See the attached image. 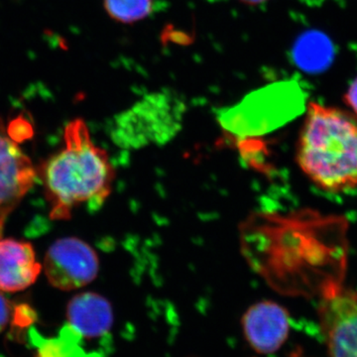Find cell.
Returning a JSON list of instances; mask_svg holds the SVG:
<instances>
[{"label":"cell","mask_w":357,"mask_h":357,"mask_svg":"<svg viewBox=\"0 0 357 357\" xmlns=\"http://www.w3.org/2000/svg\"><path fill=\"white\" fill-rule=\"evenodd\" d=\"M64 139V149L43 169L53 220H68L79 204L100 208L112 192L115 176L109 156L93 144L83 119L68 124Z\"/></svg>","instance_id":"obj_1"},{"label":"cell","mask_w":357,"mask_h":357,"mask_svg":"<svg viewBox=\"0 0 357 357\" xmlns=\"http://www.w3.org/2000/svg\"><path fill=\"white\" fill-rule=\"evenodd\" d=\"M297 162L314 184L331 192L357 188V121L335 107L310 103Z\"/></svg>","instance_id":"obj_2"},{"label":"cell","mask_w":357,"mask_h":357,"mask_svg":"<svg viewBox=\"0 0 357 357\" xmlns=\"http://www.w3.org/2000/svg\"><path fill=\"white\" fill-rule=\"evenodd\" d=\"M184 112V103L174 93H152L119 115L112 138L119 146L136 149L165 143L182 126Z\"/></svg>","instance_id":"obj_3"},{"label":"cell","mask_w":357,"mask_h":357,"mask_svg":"<svg viewBox=\"0 0 357 357\" xmlns=\"http://www.w3.org/2000/svg\"><path fill=\"white\" fill-rule=\"evenodd\" d=\"M43 267L53 287L72 291L95 280L100 260L88 243L76 237H66L52 244L45 256Z\"/></svg>","instance_id":"obj_4"},{"label":"cell","mask_w":357,"mask_h":357,"mask_svg":"<svg viewBox=\"0 0 357 357\" xmlns=\"http://www.w3.org/2000/svg\"><path fill=\"white\" fill-rule=\"evenodd\" d=\"M319 317L330 357H357V294L331 289L319 302Z\"/></svg>","instance_id":"obj_5"},{"label":"cell","mask_w":357,"mask_h":357,"mask_svg":"<svg viewBox=\"0 0 357 357\" xmlns=\"http://www.w3.org/2000/svg\"><path fill=\"white\" fill-rule=\"evenodd\" d=\"M35 177L31 161L0 126V237L7 215L31 189Z\"/></svg>","instance_id":"obj_6"},{"label":"cell","mask_w":357,"mask_h":357,"mask_svg":"<svg viewBox=\"0 0 357 357\" xmlns=\"http://www.w3.org/2000/svg\"><path fill=\"white\" fill-rule=\"evenodd\" d=\"M290 319L286 309L272 301L256 303L245 312L243 326L249 344L259 354L278 351L287 340Z\"/></svg>","instance_id":"obj_7"},{"label":"cell","mask_w":357,"mask_h":357,"mask_svg":"<svg viewBox=\"0 0 357 357\" xmlns=\"http://www.w3.org/2000/svg\"><path fill=\"white\" fill-rule=\"evenodd\" d=\"M41 270L31 244L13 238L0 241V291L25 290L36 281Z\"/></svg>","instance_id":"obj_8"},{"label":"cell","mask_w":357,"mask_h":357,"mask_svg":"<svg viewBox=\"0 0 357 357\" xmlns=\"http://www.w3.org/2000/svg\"><path fill=\"white\" fill-rule=\"evenodd\" d=\"M69 326L81 337L96 338L109 332L114 323L112 305L100 294L75 296L67 307Z\"/></svg>","instance_id":"obj_9"},{"label":"cell","mask_w":357,"mask_h":357,"mask_svg":"<svg viewBox=\"0 0 357 357\" xmlns=\"http://www.w3.org/2000/svg\"><path fill=\"white\" fill-rule=\"evenodd\" d=\"M331 47L325 37L317 33L303 36L295 46L296 62L305 70H318L324 67L330 58Z\"/></svg>","instance_id":"obj_10"},{"label":"cell","mask_w":357,"mask_h":357,"mask_svg":"<svg viewBox=\"0 0 357 357\" xmlns=\"http://www.w3.org/2000/svg\"><path fill=\"white\" fill-rule=\"evenodd\" d=\"M107 13L121 23H133L151 13L153 0H105Z\"/></svg>","instance_id":"obj_11"},{"label":"cell","mask_w":357,"mask_h":357,"mask_svg":"<svg viewBox=\"0 0 357 357\" xmlns=\"http://www.w3.org/2000/svg\"><path fill=\"white\" fill-rule=\"evenodd\" d=\"M7 133L14 142L28 139L33 135L31 123L22 116L17 117L9 123Z\"/></svg>","instance_id":"obj_12"},{"label":"cell","mask_w":357,"mask_h":357,"mask_svg":"<svg viewBox=\"0 0 357 357\" xmlns=\"http://www.w3.org/2000/svg\"><path fill=\"white\" fill-rule=\"evenodd\" d=\"M13 314V306L4 296L0 294V333L6 328Z\"/></svg>","instance_id":"obj_13"},{"label":"cell","mask_w":357,"mask_h":357,"mask_svg":"<svg viewBox=\"0 0 357 357\" xmlns=\"http://www.w3.org/2000/svg\"><path fill=\"white\" fill-rule=\"evenodd\" d=\"M344 100L357 116V77L345 93Z\"/></svg>","instance_id":"obj_14"},{"label":"cell","mask_w":357,"mask_h":357,"mask_svg":"<svg viewBox=\"0 0 357 357\" xmlns=\"http://www.w3.org/2000/svg\"><path fill=\"white\" fill-rule=\"evenodd\" d=\"M241 1L246 2V3L249 4H258L266 1V0H241Z\"/></svg>","instance_id":"obj_15"}]
</instances>
